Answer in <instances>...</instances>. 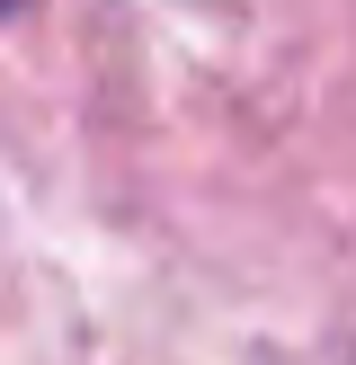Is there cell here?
Masks as SVG:
<instances>
[{"mask_svg": "<svg viewBox=\"0 0 356 365\" xmlns=\"http://www.w3.org/2000/svg\"><path fill=\"white\" fill-rule=\"evenodd\" d=\"M18 9H27V0H0V18H18Z\"/></svg>", "mask_w": 356, "mask_h": 365, "instance_id": "obj_1", "label": "cell"}]
</instances>
